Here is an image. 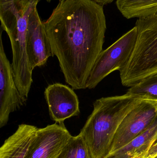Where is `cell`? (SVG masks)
<instances>
[{"mask_svg":"<svg viewBox=\"0 0 157 158\" xmlns=\"http://www.w3.org/2000/svg\"><path fill=\"white\" fill-rule=\"evenodd\" d=\"M147 152H143L140 154H136L131 158H146V154Z\"/></svg>","mask_w":157,"mask_h":158,"instance_id":"obj_18","label":"cell"},{"mask_svg":"<svg viewBox=\"0 0 157 158\" xmlns=\"http://www.w3.org/2000/svg\"><path fill=\"white\" fill-rule=\"evenodd\" d=\"M127 93L141 97L144 99L157 101V72L131 86Z\"/></svg>","mask_w":157,"mask_h":158,"instance_id":"obj_15","label":"cell"},{"mask_svg":"<svg viewBox=\"0 0 157 158\" xmlns=\"http://www.w3.org/2000/svg\"><path fill=\"white\" fill-rule=\"evenodd\" d=\"M157 142V117L143 133L120 149L104 158H131L136 154L147 152Z\"/></svg>","mask_w":157,"mask_h":158,"instance_id":"obj_12","label":"cell"},{"mask_svg":"<svg viewBox=\"0 0 157 158\" xmlns=\"http://www.w3.org/2000/svg\"><path fill=\"white\" fill-rule=\"evenodd\" d=\"M116 5L122 15L128 19L157 13V0H116Z\"/></svg>","mask_w":157,"mask_h":158,"instance_id":"obj_13","label":"cell"},{"mask_svg":"<svg viewBox=\"0 0 157 158\" xmlns=\"http://www.w3.org/2000/svg\"><path fill=\"white\" fill-rule=\"evenodd\" d=\"M72 136L64 123L38 128L25 158H57Z\"/></svg>","mask_w":157,"mask_h":158,"instance_id":"obj_8","label":"cell"},{"mask_svg":"<svg viewBox=\"0 0 157 158\" xmlns=\"http://www.w3.org/2000/svg\"><path fill=\"white\" fill-rule=\"evenodd\" d=\"M137 38V28L135 26L102 51L91 69L86 88L94 89L110 74L124 67L132 55Z\"/></svg>","mask_w":157,"mask_h":158,"instance_id":"obj_5","label":"cell"},{"mask_svg":"<svg viewBox=\"0 0 157 158\" xmlns=\"http://www.w3.org/2000/svg\"><path fill=\"white\" fill-rule=\"evenodd\" d=\"M146 158H157V142L147 151Z\"/></svg>","mask_w":157,"mask_h":158,"instance_id":"obj_16","label":"cell"},{"mask_svg":"<svg viewBox=\"0 0 157 158\" xmlns=\"http://www.w3.org/2000/svg\"><path fill=\"white\" fill-rule=\"evenodd\" d=\"M157 117V101L143 99L121 123L114 135L110 153L126 145L143 133Z\"/></svg>","mask_w":157,"mask_h":158,"instance_id":"obj_6","label":"cell"},{"mask_svg":"<svg viewBox=\"0 0 157 158\" xmlns=\"http://www.w3.org/2000/svg\"><path fill=\"white\" fill-rule=\"evenodd\" d=\"M137 38L132 55L120 70L123 85L131 87L157 72V13L138 18Z\"/></svg>","mask_w":157,"mask_h":158,"instance_id":"obj_4","label":"cell"},{"mask_svg":"<svg viewBox=\"0 0 157 158\" xmlns=\"http://www.w3.org/2000/svg\"><path fill=\"white\" fill-rule=\"evenodd\" d=\"M26 51L32 69L46 64L50 57H53L43 22L37 8L29 17L26 32Z\"/></svg>","mask_w":157,"mask_h":158,"instance_id":"obj_10","label":"cell"},{"mask_svg":"<svg viewBox=\"0 0 157 158\" xmlns=\"http://www.w3.org/2000/svg\"><path fill=\"white\" fill-rule=\"evenodd\" d=\"M0 38V127L5 126L10 113L20 109L26 101L19 93L14 78L12 65L6 57Z\"/></svg>","mask_w":157,"mask_h":158,"instance_id":"obj_7","label":"cell"},{"mask_svg":"<svg viewBox=\"0 0 157 158\" xmlns=\"http://www.w3.org/2000/svg\"><path fill=\"white\" fill-rule=\"evenodd\" d=\"M43 24L65 82L74 90L87 88L105 40L103 6L93 0H59Z\"/></svg>","mask_w":157,"mask_h":158,"instance_id":"obj_1","label":"cell"},{"mask_svg":"<svg viewBox=\"0 0 157 158\" xmlns=\"http://www.w3.org/2000/svg\"><path fill=\"white\" fill-rule=\"evenodd\" d=\"M57 158H93L89 147L81 134L72 136Z\"/></svg>","mask_w":157,"mask_h":158,"instance_id":"obj_14","label":"cell"},{"mask_svg":"<svg viewBox=\"0 0 157 158\" xmlns=\"http://www.w3.org/2000/svg\"><path fill=\"white\" fill-rule=\"evenodd\" d=\"M93 1H95L96 2L103 6L105 5L111 3L113 2L114 0H93Z\"/></svg>","mask_w":157,"mask_h":158,"instance_id":"obj_17","label":"cell"},{"mask_svg":"<svg viewBox=\"0 0 157 158\" xmlns=\"http://www.w3.org/2000/svg\"><path fill=\"white\" fill-rule=\"evenodd\" d=\"M47 1H48V2H50L51 0H47Z\"/></svg>","mask_w":157,"mask_h":158,"instance_id":"obj_19","label":"cell"},{"mask_svg":"<svg viewBox=\"0 0 157 158\" xmlns=\"http://www.w3.org/2000/svg\"><path fill=\"white\" fill-rule=\"evenodd\" d=\"M38 128L19 125L14 133L5 140L0 148V158H25Z\"/></svg>","mask_w":157,"mask_h":158,"instance_id":"obj_11","label":"cell"},{"mask_svg":"<svg viewBox=\"0 0 157 158\" xmlns=\"http://www.w3.org/2000/svg\"><path fill=\"white\" fill-rule=\"evenodd\" d=\"M143 98L126 93L102 97L93 104V110L80 134L93 158H104L110 154L118 127L125 116Z\"/></svg>","mask_w":157,"mask_h":158,"instance_id":"obj_2","label":"cell"},{"mask_svg":"<svg viewBox=\"0 0 157 158\" xmlns=\"http://www.w3.org/2000/svg\"><path fill=\"white\" fill-rule=\"evenodd\" d=\"M74 89L56 83L48 85L44 91L50 117L58 123L80 113L78 97Z\"/></svg>","mask_w":157,"mask_h":158,"instance_id":"obj_9","label":"cell"},{"mask_svg":"<svg viewBox=\"0 0 157 158\" xmlns=\"http://www.w3.org/2000/svg\"><path fill=\"white\" fill-rule=\"evenodd\" d=\"M41 0H0L1 27L7 33L13 53L12 68L16 75L32 71L26 51L29 17Z\"/></svg>","mask_w":157,"mask_h":158,"instance_id":"obj_3","label":"cell"}]
</instances>
